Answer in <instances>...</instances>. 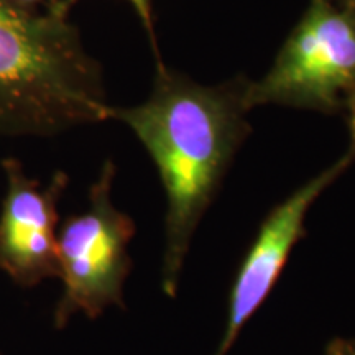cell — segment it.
Here are the masks:
<instances>
[{"label":"cell","mask_w":355,"mask_h":355,"mask_svg":"<svg viewBox=\"0 0 355 355\" xmlns=\"http://www.w3.org/2000/svg\"><path fill=\"white\" fill-rule=\"evenodd\" d=\"M63 2L69 8H73L79 0H63ZM127 2L130 3L133 10H135L137 15H139L141 25H144V28L146 30V33H148L150 37V43H152L155 56H157L158 60L159 53H158L157 40H155V30H153V0H127Z\"/></svg>","instance_id":"52a82bcc"},{"label":"cell","mask_w":355,"mask_h":355,"mask_svg":"<svg viewBox=\"0 0 355 355\" xmlns=\"http://www.w3.org/2000/svg\"><path fill=\"white\" fill-rule=\"evenodd\" d=\"M0 355H2V352H0Z\"/></svg>","instance_id":"7c38bea8"},{"label":"cell","mask_w":355,"mask_h":355,"mask_svg":"<svg viewBox=\"0 0 355 355\" xmlns=\"http://www.w3.org/2000/svg\"><path fill=\"white\" fill-rule=\"evenodd\" d=\"M7 191L0 207V270L21 288L60 278L58 204L69 178L56 171L43 186L19 159H2Z\"/></svg>","instance_id":"8992f818"},{"label":"cell","mask_w":355,"mask_h":355,"mask_svg":"<svg viewBox=\"0 0 355 355\" xmlns=\"http://www.w3.org/2000/svg\"><path fill=\"white\" fill-rule=\"evenodd\" d=\"M331 3H334L336 7L343 8L345 12H350L355 15V0H329Z\"/></svg>","instance_id":"8fae6325"},{"label":"cell","mask_w":355,"mask_h":355,"mask_svg":"<svg viewBox=\"0 0 355 355\" xmlns=\"http://www.w3.org/2000/svg\"><path fill=\"white\" fill-rule=\"evenodd\" d=\"M354 162L345 152L334 165L301 184L268 212L235 275L229 295L227 321L214 355H229L245 324L277 285L293 248L306 235L304 224L311 206Z\"/></svg>","instance_id":"5b68a950"},{"label":"cell","mask_w":355,"mask_h":355,"mask_svg":"<svg viewBox=\"0 0 355 355\" xmlns=\"http://www.w3.org/2000/svg\"><path fill=\"white\" fill-rule=\"evenodd\" d=\"M355 86V15L329 0H311L283 43L272 68L250 81L247 101L257 105L337 114Z\"/></svg>","instance_id":"277c9868"},{"label":"cell","mask_w":355,"mask_h":355,"mask_svg":"<svg viewBox=\"0 0 355 355\" xmlns=\"http://www.w3.org/2000/svg\"><path fill=\"white\" fill-rule=\"evenodd\" d=\"M115 165L105 159L89 189V204L58 230V265L63 293L53 313L56 329L76 314L97 319L105 309L123 308V288L132 270L128 243L135 222L112 201Z\"/></svg>","instance_id":"3957f363"},{"label":"cell","mask_w":355,"mask_h":355,"mask_svg":"<svg viewBox=\"0 0 355 355\" xmlns=\"http://www.w3.org/2000/svg\"><path fill=\"white\" fill-rule=\"evenodd\" d=\"M344 110L347 112V123H349V132H350V144H349L347 153L355 159V86L350 89L347 96H345Z\"/></svg>","instance_id":"ba28073f"},{"label":"cell","mask_w":355,"mask_h":355,"mask_svg":"<svg viewBox=\"0 0 355 355\" xmlns=\"http://www.w3.org/2000/svg\"><path fill=\"white\" fill-rule=\"evenodd\" d=\"M324 355H355V339H332L324 350Z\"/></svg>","instance_id":"30bf717a"},{"label":"cell","mask_w":355,"mask_h":355,"mask_svg":"<svg viewBox=\"0 0 355 355\" xmlns=\"http://www.w3.org/2000/svg\"><path fill=\"white\" fill-rule=\"evenodd\" d=\"M152 94L112 119L135 133L152 157L166 194L162 290L176 298L186 257L230 163L250 133V81L204 86L157 60Z\"/></svg>","instance_id":"6da1fadb"},{"label":"cell","mask_w":355,"mask_h":355,"mask_svg":"<svg viewBox=\"0 0 355 355\" xmlns=\"http://www.w3.org/2000/svg\"><path fill=\"white\" fill-rule=\"evenodd\" d=\"M50 0H0V3L20 13H35L40 10V6H46Z\"/></svg>","instance_id":"9c48e42d"},{"label":"cell","mask_w":355,"mask_h":355,"mask_svg":"<svg viewBox=\"0 0 355 355\" xmlns=\"http://www.w3.org/2000/svg\"><path fill=\"white\" fill-rule=\"evenodd\" d=\"M63 0L20 13L0 3V135L53 137L112 119L104 74Z\"/></svg>","instance_id":"7a4b0ae2"}]
</instances>
